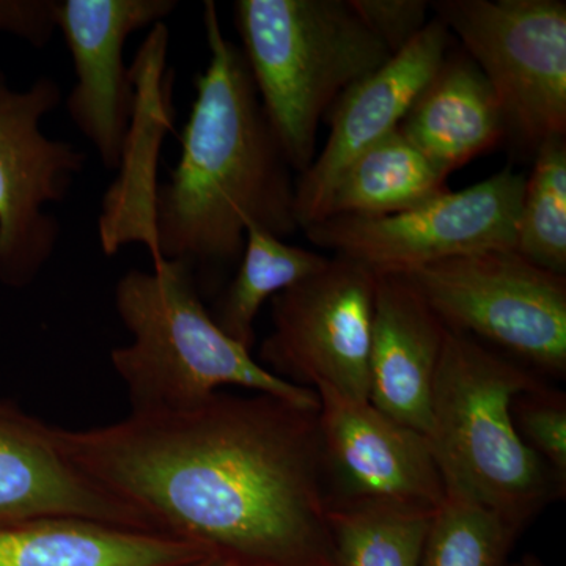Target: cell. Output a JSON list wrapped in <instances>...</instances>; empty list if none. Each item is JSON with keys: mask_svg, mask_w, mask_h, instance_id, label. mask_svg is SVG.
<instances>
[{"mask_svg": "<svg viewBox=\"0 0 566 566\" xmlns=\"http://www.w3.org/2000/svg\"><path fill=\"white\" fill-rule=\"evenodd\" d=\"M57 442L156 534L253 566H338L318 406L221 390L185 411L57 427Z\"/></svg>", "mask_w": 566, "mask_h": 566, "instance_id": "6da1fadb", "label": "cell"}, {"mask_svg": "<svg viewBox=\"0 0 566 566\" xmlns=\"http://www.w3.org/2000/svg\"><path fill=\"white\" fill-rule=\"evenodd\" d=\"M210 63L181 134V155L153 203V262L191 268L200 293L221 286L243 255L248 227L296 232L292 167L264 115L248 63L227 40L218 7L203 10Z\"/></svg>", "mask_w": 566, "mask_h": 566, "instance_id": "7a4b0ae2", "label": "cell"}, {"mask_svg": "<svg viewBox=\"0 0 566 566\" xmlns=\"http://www.w3.org/2000/svg\"><path fill=\"white\" fill-rule=\"evenodd\" d=\"M543 385L524 365L447 329L424 436L446 491L469 495L520 531L566 488L513 423V398Z\"/></svg>", "mask_w": 566, "mask_h": 566, "instance_id": "3957f363", "label": "cell"}, {"mask_svg": "<svg viewBox=\"0 0 566 566\" xmlns=\"http://www.w3.org/2000/svg\"><path fill=\"white\" fill-rule=\"evenodd\" d=\"M115 308L133 342L112 349L111 363L136 415L196 408L227 386L318 406L315 390L283 381L222 333L185 262L129 270L115 286Z\"/></svg>", "mask_w": 566, "mask_h": 566, "instance_id": "277c9868", "label": "cell"}, {"mask_svg": "<svg viewBox=\"0 0 566 566\" xmlns=\"http://www.w3.org/2000/svg\"><path fill=\"white\" fill-rule=\"evenodd\" d=\"M233 11L266 120L301 175L316 158L319 123L392 54L349 0H238Z\"/></svg>", "mask_w": 566, "mask_h": 566, "instance_id": "5b68a950", "label": "cell"}, {"mask_svg": "<svg viewBox=\"0 0 566 566\" xmlns=\"http://www.w3.org/2000/svg\"><path fill=\"white\" fill-rule=\"evenodd\" d=\"M446 329L475 338L536 375H566V275L515 249L441 260L403 274Z\"/></svg>", "mask_w": 566, "mask_h": 566, "instance_id": "8992f818", "label": "cell"}, {"mask_svg": "<svg viewBox=\"0 0 566 566\" xmlns=\"http://www.w3.org/2000/svg\"><path fill=\"white\" fill-rule=\"evenodd\" d=\"M430 7L485 74L509 136L532 153L566 136L564 0H436Z\"/></svg>", "mask_w": 566, "mask_h": 566, "instance_id": "52a82bcc", "label": "cell"}, {"mask_svg": "<svg viewBox=\"0 0 566 566\" xmlns=\"http://www.w3.org/2000/svg\"><path fill=\"white\" fill-rule=\"evenodd\" d=\"M524 185L526 175L505 167L412 210L386 218H326L303 230L312 244L374 274L411 273L465 253L515 249Z\"/></svg>", "mask_w": 566, "mask_h": 566, "instance_id": "ba28073f", "label": "cell"}, {"mask_svg": "<svg viewBox=\"0 0 566 566\" xmlns=\"http://www.w3.org/2000/svg\"><path fill=\"white\" fill-rule=\"evenodd\" d=\"M61 102L51 77L13 91L0 70V283L10 289L31 285L54 255L61 223L48 205L69 197L87 163L84 151L41 132Z\"/></svg>", "mask_w": 566, "mask_h": 566, "instance_id": "9c48e42d", "label": "cell"}, {"mask_svg": "<svg viewBox=\"0 0 566 566\" xmlns=\"http://www.w3.org/2000/svg\"><path fill=\"white\" fill-rule=\"evenodd\" d=\"M375 279L364 264L334 255L319 273L275 294L260 364L290 385L370 401Z\"/></svg>", "mask_w": 566, "mask_h": 566, "instance_id": "30bf717a", "label": "cell"}, {"mask_svg": "<svg viewBox=\"0 0 566 566\" xmlns=\"http://www.w3.org/2000/svg\"><path fill=\"white\" fill-rule=\"evenodd\" d=\"M177 7L175 0H59L57 29L76 73L66 109L107 170L122 166L136 98L123 48L129 35L161 24Z\"/></svg>", "mask_w": 566, "mask_h": 566, "instance_id": "8fae6325", "label": "cell"}, {"mask_svg": "<svg viewBox=\"0 0 566 566\" xmlns=\"http://www.w3.org/2000/svg\"><path fill=\"white\" fill-rule=\"evenodd\" d=\"M331 499H385L436 510L446 485L427 436L327 386H316Z\"/></svg>", "mask_w": 566, "mask_h": 566, "instance_id": "7c38bea8", "label": "cell"}, {"mask_svg": "<svg viewBox=\"0 0 566 566\" xmlns=\"http://www.w3.org/2000/svg\"><path fill=\"white\" fill-rule=\"evenodd\" d=\"M453 44L452 33L433 17L405 50L353 85L334 104L326 117L331 129L322 153L294 182L297 229L322 219L335 181L357 156L397 132Z\"/></svg>", "mask_w": 566, "mask_h": 566, "instance_id": "4fadbf2b", "label": "cell"}, {"mask_svg": "<svg viewBox=\"0 0 566 566\" xmlns=\"http://www.w3.org/2000/svg\"><path fill=\"white\" fill-rule=\"evenodd\" d=\"M41 517H77L156 534L136 510L71 463L59 446L57 427L13 400H0V526Z\"/></svg>", "mask_w": 566, "mask_h": 566, "instance_id": "5bb4252c", "label": "cell"}, {"mask_svg": "<svg viewBox=\"0 0 566 566\" xmlns=\"http://www.w3.org/2000/svg\"><path fill=\"white\" fill-rule=\"evenodd\" d=\"M370 403L427 433L447 329L403 274H375Z\"/></svg>", "mask_w": 566, "mask_h": 566, "instance_id": "9a60e30c", "label": "cell"}, {"mask_svg": "<svg viewBox=\"0 0 566 566\" xmlns=\"http://www.w3.org/2000/svg\"><path fill=\"white\" fill-rule=\"evenodd\" d=\"M398 133L450 175L509 136L504 111L485 74L455 46L406 112Z\"/></svg>", "mask_w": 566, "mask_h": 566, "instance_id": "2e32d148", "label": "cell"}, {"mask_svg": "<svg viewBox=\"0 0 566 566\" xmlns=\"http://www.w3.org/2000/svg\"><path fill=\"white\" fill-rule=\"evenodd\" d=\"M207 554L167 535L77 517L0 526V566H178Z\"/></svg>", "mask_w": 566, "mask_h": 566, "instance_id": "e0dca14e", "label": "cell"}, {"mask_svg": "<svg viewBox=\"0 0 566 566\" xmlns=\"http://www.w3.org/2000/svg\"><path fill=\"white\" fill-rule=\"evenodd\" d=\"M447 180L449 175L397 129L346 167L327 197L322 219L386 218L412 210L450 191Z\"/></svg>", "mask_w": 566, "mask_h": 566, "instance_id": "ac0fdd59", "label": "cell"}, {"mask_svg": "<svg viewBox=\"0 0 566 566\" xmlns=\"http://www.w3.org/2000/svg\"><path fill=\"white\" fill-rule=\"evenodd\" d=\"M329 256L283 243L260 227H248L243 255L232 281L222 290L212 319L238 344L251 352L255 319L266 301L326 268Z\"/></svg>", "mask_w": 566, "mask_h": 566, "instance_id": "d6986e66", "label": "cell"}, {"mask_svg": "<svg viewBox=\"0 0 566 566\" xmlns=\"http://www.w3.org/2000/svg\"><path fill=\"white\" fill-rule=\"evenodd\" d=\"M434 510L385 499H331L338 566H420Z\"/></svg>", "mask_w": 566, "mask_h": 566, "instance_id": "ffe728a7", "label": "cell"}, {"mask_svg": "<svg viewBox=\"0 0 566 566\" xmlns=\"http://www.w3.org/2000/svg\"><path fill=\"white\" fill-rule=\"evenodd\" d=\"M526 177L515 251L551 273L566 275V136L543 142Z\"/></svg>", "mask_w": 566, "mask_h": 566, "instance_id": "44dd1931", "label": "cell"}, {"mask_svg": "<svg viewBox=\"0 0 566 566\" xmlns=\"http://www.w3.org/2000/svg\"><path fill=\"white\" fill-rule=\"evenodd\" d=\"M520 528L457 491L434 510L420 566H506Z\"/></svg>", "mask_w": 566, "mask_h": 566, "instance_id": "7402d4cb", "label": "cell"}, {"mask_svg": "<svg viewBox=\"0 0 566 566\" xmlns=\"http://www.w3.org/2000/svg\"><path fill=\"white\" fill-rule=\"evenodd\" d=\"M513 423L524 444L566 486V398L546 385L512 401Z\"/></svg>", "mask_w": 566, "mask_h": 566, "instance_id": "603a6c76", "label": "cell"}, {"mask_svg": "<svg viewBox=\"0 0 566 566\" xmlns=\"http://www.w3.org/2000/svg\"><path fill=\"white\" fill-rule=\"evenodd\" d=\"M349 3L392 55L405 50L430 22L431 7L424 0H349Z\"/></svg>", "mask_w": 566, "mask_h": 566, "instance_id": "cb8c5ba5", "label": "cell"}, {"mask_svg": "<svg viewBox=\"0 0 566 566\" xmlns=\"http://www.w3.org/2000/svg\"><path fill=\"white\" fill-rule=\"evenodd\" d=\"M57 13L59 0H0V32L43 48L57 29Z\"/></svg>", "mask_w": 566, "mask_h": 566, "instance_id": "d4e9b609", "label": "cell"}, {"mask_svg": "<svg viewBox=\"0 0 566 566\" xmlns=\"http://www.w3.org/2000/svg\"><path fill=\"white\" fill-rule=\"evenodd\" d=\"M178 566H253L244 564V562L234 560V558L216 556V554H207V556L197 558V560L188 562Z\"/></svg>", "mask_w": 566, "mask_h": 566, "instance_id": "484cf974", "label": "cell"}, {"mask_svg": "<svg viewBox=\"0 0 566 566\" xmlns=\"http://www.w3.org/2000/svg\"><path fill=\"white\" fill-rule=\"evenodd\" d=\"M513 566H546L543 564L539 558H536L535 556H532V554H527L526 557L523 558V560L517 562L516 565Z\"/></svg>", "mask_w": 566, "mask_h": 566, "instance_id": "4316f807", "label": "cell"}]
</instances>
